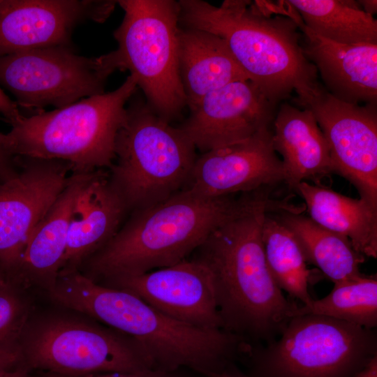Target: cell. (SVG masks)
I'll list each match as a JSON object with an SVG mask.
<instances>
[{
    "instance_id": "obj_1",
    "label": "cell",
    "mask_w": 377,
    "mask_h": 377,
    "mask_svg": "<svg viewBox=\"0 0 377 377\" xmlns=\"http://www.w3.org/2000/svg\"><path fill=\"white\" fill-rule=\"evenodd\" d=\"M261 191L214 229L191 258L208 270L223 329L251 344L279 336L297 304L288 301L268 269L262 240L265 214L286 209L285 200Z\"/></svg>"
},
{
    "instance_id": "obj_2",
    "label": "cell",
    "mask_w": 377,
    "mask_h": 377,
    "mask_svg": "<svg viewBox=\"0 0 377 377\" xmlns=\"http://www.w3.org/2000/svg\"><path fill=\"white\" fill-rule=\"evenodd\" d=\"M258 193L205 198L182 190L135 209L114 236L83 263L81 272L101 282L177 264L214 229L246 207Z\"/></svg>"
},
{
    "instance_id": "obj_3",
    "label": "cell",
    "mask_w": 377,
    "mask_h": 377,
    "mask_svg": "<svg viewBox=\"0 0 377 377\" xmlns=\"http://www.w3.org/2000/svg\"><path fill=\"white\" fill-rule=\"evenodd\" d=\"M61 303L133 338L152 369L218 373L240 360L246 342L223 329L205 330L176 320L128 291L80 273L66 283Z\"/></svg>"
},
{
    "instance_id": "obj_4",
    "label": "cell",
    "mask_w": 377,
    "mask_h": 377,
    "mask_svg": "<svg viewBox=\"0 0 377 377\" xmlns=\"http://www.w3.org/2000/svg\"><path fill=\"white\" fill-rule=\"evenodd\" d=\"M180 27L222 38L249 80L276 105L298 87L318 80L305 57L302 36L289 17L272 13L264 1L179 0Z\"/></svg>"
},
{
    "instance_id": "obj_5",
    "label": "cell",
    "mask_w": 377,
    "mask_h": 377,
    "mask_svg": "<svg viewBox=\"0 0 377 377\" xmlns=\"http://www.w3.org/2000/svg\"><path fill=\"white\" fill-rule=\"evenodd\" d=\"M138 89L130 75L112 91L23 115L8 133H0L1 145L13 156L66 161L72 173L109 169L115 159L116 137L126 119V104Z\"/></svg>"
},
{
    "instance_id": "obj_6",
    "label": "cell",
    "mask_w": 377,
    "mask_h": 377,
    "mask_svg": "<svg viewBox=\"0 0 377 377\" xmlns=\"http://www.w3.org/2000/svg\"><path fill=\"white\" fill-rule=\"evenodd\" d=\"M133 98L117 133L115 159L108 172L128 212L184 190L198 156L178 126L158 116L146 101Z\"/></svg>"
},
{
    "instance_id": "obj_7",
    "label": "cell",
    "mask_w": 377,
    "mask_h": 377,
    "mask_svg": "<svg viewBox=\"0 0 377 377\" xmlns=\"http://www.w3.org/2000/svg\"><path fill=\"white\" fill-rule=\"evenodd\" d=\"M377 355L374 330L318 316L291 318L278 339L248 343L250 377H355Z\"/></svg>"
},
{
    "instance_id": "obj_8",
    "label": "cell",
    "mask_w": 377,
    "mask_h": 377,
    "mask_svg": "<svg viewBox=\"0 0 377 377\" xmlns=\"http://www.w3.org/2000/svg\"><path fill=\"white\" fill-rule=\"evenodd\" d=\"M117 48L103 54L114 72L129 71L147 103L168 122L186 106L178 61L179 5L173 0H120Z\"/></svg>"
},
{
    "instance_id": "obj_9",
    "label": "cell",
    "mask_w": 377,
    "mask_h": 377,
    "mask_svg": "<svg viewBox=\"0 0 377 377\" xmlns=\"http://www.w3.org/2000/svg\"><path fill=\"white\" fill-rule=\"evenodd\" d=\"M24 367L66 376L133 372L151 369L140 344L111 327L57 318L24 332Z\"/></svg>"
},
{
    "instance_id": "obj_10",
    "label": "cell",
    "mask_w": 377,
    "mask_h": 377,
    "mask_svg": "<svg viewBox=\"0 0 377 377\" xmlns=\"http://www.w3.org/2000/svg\"><path fill=\"white\" fill-rule=\"evenodd\" d=\"M112 73L102 56L83 57L71 45L0 56V86L13 95L18 108L32 115L47 106L61 108L104 94Z\"/></svg>"
},
{
    "instance_id": "obj_11",
    "label": "cell",
    "mask_w": 377,
    "mask_h": 377,
    "mask_svg": "<svg viewBox=\"0 0 377 377\" xmlns=\"http://www.w3.org/2000/svg\"><path fill=\"white\" fill-rule=\"evenodd\" d=\"M295 102L314 116L329 147L334 172L377 207L376 104L340 101L318 80L295 89Z\"/></svg>"
},
{
    "instance_id": "obj_12",
    "label": "cell",
    "mask_w": 377,
    "mask_h": 377,
    "mask_svg": "<svg viewBox=\"0 0 377 377\" xmlns=\"http://www.w3.org/2000/svg\"><path fill=\"white\" fill-rule=\"evenodd\" d=\"M17 176L0 183V267L12 279L36 225L71 179L66 161L15 156Z\"/></svg>"
},
{
    "instance_id": "obj_13",
    "label": "cell",
    "mask_w": 377,
    "mask_h": 377,
    "mask_svg": "<svg viewBox=\"0 0 377 377\" xmlns=\"http://www.w3.org/2000/svg\"><path fill=\"white\" fill-rule=\"evenodd\" d=\"M284 183L272 131L263 128L242 141L197 156L184 190L205 198L249 193Z\"/></svg>"
},
{
    "instance_id": "obj_14",
    "label": "cell",
    "mask_w": 377,
    "mask_h": 377,
    "mask_svg": "<svg viewBox=\"0 0 377 377\" xmlns=\"http://www.w3.org/2000/svg\"><path fill=\"white\" fill-rule=\"evenodd\" d=\"M117 1L0 0V56L70 45L75 27L103 22Z\"/></svg>"
},
{
    "instance_id": "obj_15",
    "label": "cell",
    "mask_w": 377,
    "mask_h": 377,
    "mask_svg": "<svg viewBox=\"0 0 377 377\" xmlns=\"http://www.w3.org/2000/svg\"><path fill=\"white\" fill-rule=\"evenodd\" d=\"M98 283L128 291L176 320L205 330L223 329L209 273L193 259Z\"/></svg>"
},
{
    "instance_id": "obj_16",
    "label": "cell",
    "mask_w": 377,
    "mask_h": 377,
    "mask_svg": "<svg viewBox=\"0 0 377 377\" xmlns=\"http://www.w3.org/2000/svg\"><path fill=\"white\" fill-rule=\"evenodd\" d=\"M274 107L251 80H239L207 94L178 127L204 153L269 127Z\"/></svg>"
},
{
    "instance_id": "obj_17",
    "label": "cell",
    "mask_w": 377,
    "mask_h": 377,
    "mask_svg": "<svg viewBox=\"0 0 377 377\" xmlns=\"http://www.w3.org/2000/svg\"><path fill=\"white\" fill-rule=\"evenodd\" d=\"M275 14L292 19L302 34L304 54L318 71L332 96L353 104H376L377 43L344 44L323 38L308 28L287 1L271 3Z\"/></svg>"
},
{
    "instance_id": "obj_18",
    "label": "cell",
    "mask_w": 377,
    "mask_h": 377,
    "mask_svg": "<svg viewBox=\"0 0 377 377\" xmlns=\"http://www.w3.org/2000/svg\"><path fill=\"white\" fill-rule=\"evenodd\" d=\"M97 172L72 173L68 185L31 234L11 279L24 286L34 285L47 290L54 284L77 202Z\"/></svg>"
},
{
    "instance_id": "obj_19",
    "label": "cell",
    "mask_w": 377,
    "mask_h": 377,
    "mask_svg": "<svg viewBox=\"0 0 377 377\" xmlns=\"http://www.w3.org/2000/svg\"><path fill=\"white\" fill-rule=\"evenodd\" d=\"M127 212L124 202L110 183L108 172L98 170L80 195L73 213L61 271L79 270L114 236Z\"/></svg>"
},
{
    "instance_id": "obj_20",
    "label": "cell",
    "mask_w": 377,
    "mask_h": 377,
    "mask_svg": "<svg viewBox=\"0 0 377 377\" xmlns=\"http://www.w3.org/2000/svg\"><path fill=\"white\" fill-rule=\"evenodd\" d=\"M273 121V147L281 156L284 183L290 189L334 172L327 140L309 110L283 103Z\"/></svg>"
},
{
    "instance_id": "obj_21",
    "label": "cell",
    "mask_w": 377,
    "mask_h": 377,
    "mask_svg": "<svg viewBox=\"0 0 377 377\" xmlns=\"http://www.w3.org/2000/svg\"><path fill=\"white\" fill-rule=\"evenodd\" d=\"M178 61L189 110L212 91L233 82L249 80L224 40L206 31L179 28Z\"/></svg>"
},
{
    "instance_id": "obj_22",
    "label": "cell",
    "mask_w": 377,
    "mask_h": 377,
    "mask_svg": "<svg viewBox=\"0 0 377 377\" xmlns=\"http://www.w3.org/2000/svg\"><path fill=\"white\" fill-rule=\"evenodd\" d=\"M304 200L313 221L345 237L354 249L368 258H377V207L320 184L306 182L295 189Z\"/></svg>"
},
{
    "instance_id": "obj_23",
    "label": "cell",
    "mask_w": 377,
    "mask_h": 377,
    "mask_svg": "<svg viewBox=\"0 0 377 377\" xmlns=\"http://www.w3.org/2000/svg\"><path fill=\"white\" fill-rule=\"evenodd\" d=\"M292 233L306 263L314 265L334 283L360 276L365 257L345 237L335 233L301 213L297 208L274 212Z\"/></svg>"
},
{
    "instance_id": "obj_24",
    "label": "cell",
    "mask_w": 377,
    "mask_h": 377,
    "mask_svg": "<svg viewBox=\"0 0 377 377\" xmlns=\"http://www.w3.org/2000/svg\"><path fill=\"white\" fill-rule=\"evenodd\" d=\"M319 36L344 44L377 43V20L353 0H288Z\"/></svg>"
},
{
    "instance_id": "obj_25",
    "label": "cell",
    "mask_w": 377,
    "mask_h": 377,
    "mask_svg": "<svg viewBox=\"0 0 377 377\" xmlns=\"http://www.w3.org/2000/svg\"><path fill=\"white\" fill-rule=\"evenodd\" d=\"M262 240L266 263L276 285L302 305L309 304L313 300L309 286L316 276L307 267L295 237L274 212L265 214Z\"/></svg>"
},
{
    "instance_id": "obj_26",
    "label": "cell",
    "mask_w": 377,
    "mask_h": 377,
    "mask_svg": "<svg viewBox=\"0 0 377 377\" xmlns=\"http://www.w3.org/2000/svg\"><path fill=\"white\" fill-rule=\"evenodd\" d=\"M324 316L374 330L377 326L376 276H360L334 283L325 297L308 305H297L292 318L302 315Z\"/></svg>"
},
{
    "instance_id": "obj_27",
    "label": "cell",
    "mask_w": 377,
    "mask_h": 377,
    "mask_svg": "<svg viewBox=\"0 0 377 377\" xmlns=\"http://www.w3.org/2000/svg\"><path fill=\"white\" fill-rule=\"evenodd\" d=\"M29 308L8 282L0 287V354L20 355Z\"/></svg>"
},
{
    "instance_id": "obj_28",
    "label": "cell",
    "mask_w": 377,
    "mask_h": 377,
    "mask_svg": "<svg viewBox=\"0 0 377 377\" xmlns=\"http://www.w3.org/2000/svg\"><path fill=\"white\" fill-rule=\"evenodd\" d=\"M40 377H208L198 371L188 368H179L166 371L147 369L133 372H108L91 374L82 376H66L44 372Z\"/></svg>"
},
{
    "instance_id": "obj_29",
    "label": "cell",
    "mask_w": 377,
    "mask_h": 377,
    "mask_svg": "<svg viewBox=\"0 0 377 377\" xmlns=\"http://www.w3.org/2000/svg\"><path fill=\"white\" fill-rule=\"evenodd\" d=\"M0 377H32L20 355L0 354Z\"/></svg>"
},
{
    "instance_id": "obj_30",
    "label": "cell",
    "mask_w": 377,
    "mask_h": 377,
    "mask_svg": "<svg viewBox=\"0 0 377 377\" xmlns=\"http://www.w3.org/2000/svg\"><path fill=\"white\" fill-rule=\"evenodd\" d=\"M18 172L15 157L4 149L0 140V183L15 177Z\"/></svg>"
},
{
    "instance_id": "obj_31",
    "label": "cell",
    "mask_w": 377,
    "mask_h": 377,
    "mask_svg": "<svg viewBox=\"0 0 377 377\" xmlns=\"http://www.w3.org/2000/svg\"><path fill=\"white\" fill-rule=\"evenodd\" d=\"M0 114L11 125L23 115L16 103L12 101L0 87Z\"/></svg>"
},
{
    "instance_id": "obj_32",
    "label": "cell",
    "mask_w": 377,
    "mask_h": 377,
    "mask_svg": "<svg viewBox=\"0 0 377 377\" xmlns=\"http://www.w3.org/2000/svg\"><path fill=\"white\" fill-rule=\"evenodd\" d=\"M208 377H250L239 369L235 363L231 364L218 373L207 375Z\"/></svg>"
},
{
    "instance_id": "obj_33",
    "label": "cell",
    "mask_w": 377,
    "mask_h": 377,
    "mask_svg": "<svg viewBox=\"0 0 377 377\" xmlns=\"http://www.w3.org/2000/svg\"><path fill=\"white\" fill-rule=\"evenodd\" d=\"M355 377H377V355L372 358Z\"/></svg>"
},
{
    "instance_id": "obj_34",
    "label": "cell",
    "mask_w": 377,
    "mask_h": 377,
    "mask_svg": "<svg viewBox=\"0 0 377 377\" xmlns=\"http://www.w3.org/2000/svg\"><path fill=\"white\" fill-rule=\"evenodd\" d=\"M364 12L373 15L377 11V1L376 0L357 1Z\"/></svg>"
},
{
    "instance_id": "obj_35",
    "label": "cell",
    "mask_w": 377,
    "mask_h": 377,
    "mask_svg": "<svg viewBox=\"0 0 377 377\" xmlns=\"http://www.w3.org/2000/svg\"><path fill=\"white\" fill-rule=\"evenodd\" d=\"M5 274L0 267V287L8 283V281L6 279Z\"/></svg>"
}]
</instances>
